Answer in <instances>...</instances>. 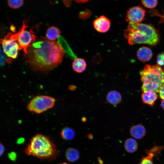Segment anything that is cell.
I'll return each instance as SVG.
<instances>
[{
    "instance_id": "8fae6325",
    "label": "cell",
    "mask_w": 164,
    "mask_h": 164,
    "mask_svg": "<svg viewBox=\"0 0 164 164\" xmlns=\"http://www.w3.org/2000/svg\"><path fill=\"white\" fill-rule=\"evenodd\" d=\"M132 136L135 138L140 139L142 138L146 134V130L142 125L138 124L132 126L130 130Z\"/></svg>"
},
{
    "instance_id": "484cf974",
    "label": "cell",
    "mask_w": 164,
    "mask_h": 164,
    "mask_svg": "<svg viewBox=\"0 0 164 164\" xmlns=\"http://www.w3.org/2000/svg\"><path fill=\"white\" fill-rule=\"evenodd\" d=\"M0 156H1L3 154L5 151V148L4 145L1 143L0 144Z\"/></svg>"
},
{
    "instance_id": "e0dca14e",
    "label": "cell",
    "mask_w": 164,
    "mask_h": 164,
    "mask_svg": "<svg viewBox=\"0 0 164 164\" xmlns=\"http://www.w3.org/2000/svg\"><path fill=\"white\" fill-rule=\"evenodd\" d=\"M60 134L62 138L63 139L67 141H70L74 138L75 133L73 128L70 127H65L61 130Z\"/></svg>"
},
{
    "instance_id": "ffe728a7",
    "label": "cell",
    "mask_w": 164,
    "mask_h": 164,
    "mask_svg": "<svg viewBox=\"0 0 164 164\" xmlns=\"http://www.w3.org/2000/svg\"><path fill=\"white\" fill-rule=\"evenodd\" d=\"M154 154L150 152L147 156L143 157L139 164H153L152 162V158Z\"/></svg>"
},
{
    "instance_id": "277c9868",
    "label": "cell",
    "mask_w": 164,
    "mask_h": 164,
    "mask_svg": "<svg viewBox=\"0 0 164 164\" xmlns=\"http://www.w3.org/2000/svg\"><path fill=\"white\" fill-rule=\"evenodd\" d=\"M143 92L151 90L159 92L164 83V69L158 65H146L140 72Z\"/></svg>"
},
{
    "instance_id": "9a60e30c",
    "label": "cell",
    "mask_w": 164,
    "mask_h": 164,
    "mask_svg": "<svg viewBox=\"0 0 164 164\" xmlns=\"http://www.w3.org/2000/svg\"><path fill=\"white\" fill-rule=\"evenodd\" d=\"M65 156L67 159L68 161L73 162L79 159L80 157V153L76 149L70 147L67 149Z\"/></svg>"
},
{
    "instance_id": "30bf717a",
    "label": "cell",
    "mask_w": 164,
    "mask_h": 164,
    "mask_svg": "<svg viewBox=\"0 0 164 164\" xmlns=\"http://www.w3.org/2000/svg\"><path fill=\"white\" fill-rule=\"evenodd\" d=\"M142 99L143 102L150 106H152L158 97L155 91L149 90L143 92Z\"/></svg>"
},
{
    "instance_id": "f1b7e54d",
    "label": "cell",
    "mask_w": 164,
    "mask_h": 164,
    "mask_svg": "<svg viewBox=\"0 0 164 164\" xmlns=\"http://www.w3.org/2000/svg\"><path fill=\"white\" fill-rule=\"evenodd\" d=\"M77 2L78 3H85L86 2H87L88 1L87 0H80V1H77Z\"/></svg>"
},
{
    "instance_id": "44dd1931",
    "label": "cell",
    "mask_w": 164,
    "mask_h": 164,
    "mask_svg": "<svg viewBox=\"0 0 164 164\" xmlns=\"http://www.w3.org/2000/svg\"><path fill=\"white\" fill-rule=\"evenodd\" d=\"M142 2L145 7L148 8H154L157 4V1L156 0H142Z\"/></svg>"
},
{
    "instance_id": "ba28073f",
    "label": "cell",
    "mask_w": 164,
    "mask_h": 164,
    "mask_svg": "<svg viewBox=\"0 0 164 164\" xmlns=\"http://www.w3.org/2000/svg\"><path fill=\"white\" fill-rule=\"evenodd\" d=\"M145 11L141 7L136 6L130 8L127 12L126 21L138 23L144 19Z\"/></svg>"
},
{
    "instance_id": "2e32d148",
    "label": "cell",
    "mask_w": 164,
    "mask_h": 164,
    "mask_svg": "<svg viewBox=\"0 0 164 164\" xmlns=\"http://www.w3.org/2000/svg\"><path fill=\"white\" fill-rule=\"evenodd\" d=\"M124 148L128 152H135L138 148V143L135 139L131 138H128L125 142Z\"/></svg>"
},
{
    "instance_id": "4316f807",
    "label": "cell",
    "mask_w": 164,
    "mask_h": 164,
    "mask_svg": "<svg viewBox=\"0 0 164 164\" xmlns=\"http://www.w3.org/2000/svg\"><path fill=\"white\" fill-rule=\"evenodd\" d=\"M69 89L72 91H73L75 90L76 87L74 85H70L69 87Z\"/></svg>"
},
{
    "instance_id": "4fadbf2b",
    "label": "cell",
    "mask_w": 164,
    "mask_h": 164,
    "mask_svg": "<svg viewBox=\"0 0 164 164\" xmlns=\"http://www.w3.org/2000/svg\"><path fill=\"white\" fill-rule=\"evenodd\" d=\"M106 99L110 104L115 106L121 101L122 97L119 92L115 90H112L108 93Z\"/></svg>"
},
{
    "instance_id": "f546056e",
    "label": "cell",
    "mask_w": 164,
    "mask_h": 164,
    "mask_svg": "<svg viewBox=\"0 0 164 164\" xmlns=\"http://www.w3.org/2000/svg\"><path fill=\"white\" fill-rule=\"evenodd\" d=\"M60 164H67V163H66V162H64V163H61Z\"/></svg>"
},
{
    "instance_id": "52a82bcc",
    "label": "cell",
    "mask_w": 164,
    "mask_h": 164,
    "mask_svg": "<svg viewBox=\"0 0 164 164\" xmlns=\"http://www.w3.org/2000/svg\"><path fill=\"white\" fill-rule=\"evenodd\" d=\"M0 43L4 52L7 56L13 59L16 58L19 45L16 41L10 39L7 34L3 39H1Z\"/></svg>"
},
{
    "instance_id": "5b68a950",
    "label": "cell",
    "mask_w": 164,
    "mask_h": 164,
    "mask_svg": "<svg viewBox=\"0 0 164 164\" xmlns=\"http://www.w3.org/2000/svg\"><path fill=\"white\" fill-rule=\"evenodd\" d=\"M28 20L23 21L21 28L17 33L13 34L10 32L7 34L10 39L17 41L19 49L22 50L26 55L27 53L28 49L32 46L36 37L32 31L33 28L29 30H26L28 27L26 24Z\"/></svg>"
},
{
    "instance_id": "d6986e66",
    "label": "cell",
    "mask_w": 164,
    "mask_h": 164,
    "mask_svg": "<svg viewBox=\"0 0 164 164\" xmlns=\"http://www.w3.org/2000/svg\"><path fill=\"white\" fill-rule=\"evenodd\" d=\"M9 6L13 9H18L21 7L23 4V0H8Z\"/></svg>"
},
{
    "instance_id": "603a6c76",
    "label": "cell",
    "mask_w": 164,
    "mask_h": 164,
    "mask_svg": "<svg viewBox=\"0 0 164 164\" xmlns=\"http://www.w3.org/2000/svg\"><path fill=\"white\" fill-rule=\"evenodd\" d=\"M157 62L158 65L159 66L164 65V53H161L158 55Z\"/></svg>"
},
{
    "instance_id": "3957f363",
    "label": "cell",
    "mask_w": 164,
    "mask_h": 164,
    "mask_svg": "<svg viewBox=\"0 0 164 164\" xmlns=\"http://www.w3.org/2000/svg\"><path fill=\"white\" fill-rule=\"evenodd\" d=\"M25 152L28 155L49 160L54 159L58 154L55 145L50 138L40 134L32 137Z\"/></svg>"
},
{
    "instance_id": "83f0119b",
    "label": "cell",
    "mask_w": 164,
    "mask_h": 164,
    "mask_svg": "<svg viewBox=\"0 0 164 164\" xmlns=\"http://www.w3.org/2000/svg\"><path fill=\"white\" fill-rule=\"evenodd\" d=\"M161 106L164 110V99H162L161 101Z\"/></svg>"
},
{
    "instance_id": "7c38bea8",
    "label": "cell",
    "mask_w": 164,
    "mask_h": 164,
    "mask_svg": "<svg viewBox=\"0 0 164 164\" xmlns=\"http://www.w3.org/2000/svg\"><path fill=\"white\" fill-rule=\"evenodd\" d=\"M137 55L139 60L142 62H145L150 60L152 55V53L149 48L143 46L138 50Z\"/></svg>"
},
{
    "instance_id": "7402d4cb",
    "label": "cell",
    "mask_w": 164,
    "mask_h": 164,
    "mask_svg": "<svg viewBox=\"0 0 164 164\" xmlns=\"http://www.w3.org/2000/svg\"><path fill=\"white\" fill-rule=\"evenodd\" d=\"M6 58L1 48L0 49V66H4L5 62H7L9 63H11L12 60L10 59L6 60Z\"/></svg>"
},
{
    "instance_id": "9c48e42d",
    "label": "cell",
    "mask_w": 164,
    "mask_h": 164,
    "mask_svg": "<svg viewBox=\"0 0 164 164\" xmlns=\"http://www.w3.org/2000/svg\"><path fill=\"white\" fill-rule=\"evenodd\" d=\"M95 29L98 32L104 33L108 31L111 25L110 20L105 16L101 15L95 19L93 22Z\"/></svg>"
},
{
    "instance_id": "cb8c5ba5",
    "label": "cell",
    "mask_w": 164,
    "mask_h": 164,
    "mask_svg": "<svg viewBox=\"0 0 164 164\" xmlns=\"http://www.w3.org/2000/svg\"><path fill=\"white\" fill-rule=\"evenodd\" d=\"M159 93L160 97L162 99H164V83L161 87Z\"/></svg>"
},
{
    "instance_id": "5bb4252c",
    "label": "cell",
    "mask_w": 164,
    "mask_h": 164,
    "mask_svg": "<svg viewBox=\"0 0 164 164\" xmlns=\"http://www.w3.org/2000/svg\"><path fill=\"white\" fill-rule=\"evenodd\" d=\"M86 63L85 60L81 58H76L74 60L72 63V68L75 72L80 73L86 69Z\"/></svg>"
},
{
    "instance_id": "d4e9b609",
    "label": "cell",
    "mask_w": 164,
    "mask_h": 164,
    "mask_svg": "<svg viewBox=\"0 0 164 164\" xmlns=\"http://www.w3.org/2000/svg\"><path fill=\"white\" fill-rule=\"evenodd\" d=\"M9 158L12 160H15L16 159V154L14 152H12L9 155Z\"/></svg>"
},
{
    "instance_id": "7a4b0ae2",
    "label": "cell",
    "mask_w": 164,
    "mask_h": 164,
    "mask_svg": "<svg viewBox=\"0 0 164 164\" xmlns=\"http://www.w3.org/2000/svg\"><path fill=\"white\" fill-rule=\"evenodd\" d=\"M124 36L131 45L140 43L154 45L159 40L158 34L152 26L141 23L129 22L124 31Z\"/></svg>"
},
{
    "instance_id": "6da1fadb",
    "label": "cell",
    "mask_w": 164,
    "mask_h": 164,
    "mask_svg": "<svg viewBox=\"0 0 164 164\" xmlns=\"http://www.w3.org/2000/svg\"><path fill=\"white\" fill-rule=\"evenodd\" d=\"M64 53L58 41L48 39L38 41L28 49L26 62L33 70L47 73L61 63Z\"/></svg>"
},
{
    "instance_id": "8992f818",
    "label": "cell",
    "mask_w": 164,
    "mask_h": 164,
    "mask_svg": "<svg viewBox=\"0 0 164 164\" xmlns=\"http://www.w3.org/2000/svg\"><path fill=\"white\" fill-rule=\"evenodd\" d=\"M55 101L54 98L50 96H37L31 101L27 108L29 111L39 114L52 108Z\"/></svg>"
},
{
    "instance_id": "ac0fdd59",
    "label": "cell",
    "mask_w": 164,
    "mask_h": 164,
    "mask_svg": "<svg viewBox=\"0 0 164 164\" xmlns=\"http://www.w3.org/2000/svg\"><path fill=\"white\" fill-rule=\"evenodd\" d=\"M61 33L60 30L58 28L54 26H50L47 30L46 36L48 40L54 41L59 37Z\"/></svg>"
}]
</instances>
